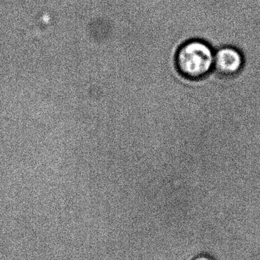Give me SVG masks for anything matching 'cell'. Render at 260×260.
Segmentation results:
<instances>
[{
    "instance_id": "1",
    "label": "cell",
    "mask_w": 260,
    "mask_h": 260,
    "mask_svg": "<svg viewBox=\"0 0 260 260\" xmlns=\"http://www.w3.org/2000/svg\"><path fill=\"white\" fill-rule=\"evenodd\" d=\"M215 53L208 43L202 40L186 41L176 54V67L185 79H203L214 69Z\"/></svg>"
},
{
    "instance_id": "2",
    "label": "cell",
    "mask_w": 260,
    "mask_h": 260,
    "mask_svg": "<svg viewBox=\"0 0 260 260\" xmlns=\"http://www.w3.org/2000/svg\"><path fill=\"white\" fill-rule=\"evenodd\" d=\"M242 66V55L235 47H221L215 53L214 69L221 76H235L241 70Z\"/></svg>"
},
{
    "instance_id": "3",
    "label": "cell",
    "mask_w": 260,
    "mask_h": 260,
    "mask_svg": "<svg viewBox=\"0 0 260 260\" xmlns=\"http://www.w3.org/2000/svg\"><path fill=\"white\" fill-rule=\"evenodd\" d=\"M192 260H214L211 256H208L206 254L199 255V256H196Z\"/></svg>"
}]
</instances>
